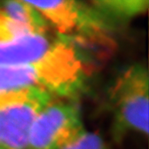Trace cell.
I'll return each mask as SVG.
<instances>
[{"mask_svg": "<svg viewBox=\"0 0 149 149\" xmlns=\"http://www.w3.org/2000/svg\"><path fill=\"white\" fill-rule=\"evenodd\" d=\"M90 69L79 49L66 42L39 62L0 65V92L37 89L56 98L74 97L83 90Z\"/></svg>", "mask_w": 149, "mask_h": 149, "instance_id": "1", "label": "cell"}, {"mask_svg": "<svg viewBox=\"0 0 149 149\" xmlns=\"http://www.w3.org/2000/svg\"><path fill=\"white\" fill-rule=\"evenodd\" d=\"M53 26L59 38L79 46H110L113 27L91 2L28 1Z\"/></svg>", "mask_w": 149, "mask_h": 149, "instance_id": "2", "label": "cell"}, {"mask_svg": "<svg viewBox=\"0 0 149 149\" xmlns=\"http://www.w3.org/2000/svg\"><path fill=\"white\" fill-rule=\"evenodd\" d=\"M148 70L143 64L132 65L118 75L109 99L115 140L130 133L148 137Z\"/></svg>", "mask_w": 149, "mask_h": 149, "instance_id": "3", "label": "cell"}, {"mask_svg": "<svg viewBox=\"0 0 149 149\" xmlns=\"http://www.w3.org/2000/svg\"><path fill=\"white\" fill-rule=\"evenodd\" d=\"M85 131L81 110L74 99H54L32 123L27 149H62Z\"/></svg>", "mask_w": 149, "mask_h": 149, "instance_id": "4", "label": "cell"}, {"mask_svg": "<svg viewBox=\"0 0 149 149\" xmlns=\"http://www.w3.org/2000/svg\"><path fill=\"white\" fill-rule=\"evenodd\" d=\"M54 99L37 89L0 92V148L27 149L32 123Z\"/></svg>", "mask_w": 149, "mask_h": 149, "instance_id": "5", "label": "cell"}, {"mask_svg": "<svg viewBox=\"0 0 149 149\" xmlns=\"http://www.w3.org/2000/svg\"><path fill=\"white\" fill-rule=\"evenodd\" d=\"M65 41L47 33H30L0 43V65H17L39 62L57 52Z\"/></svg>", "mask_w": 149, "mask_h": 149, "instance_id": "6", "label": "cell"}, {"mask_svg": "<svg viewBox=\"0 0 149 149\" xmlns=\"http://www.w3.org/2000/svg\"><path fill=\"white\" fill-rule=\"evenodd\" d=\"M91 3L113 27L143 14L149 4L148 0H95Z\"/></svg>", "mask_w": 149, "mask_h": 149, "instance_id": "7", "label": "cell"}, {"mask_svg": "<svg viewBox=\"0 0 149 149\" xmlns=\"http://www.w3.org/2000/svg\"><path fill=\"white\" fill-rule=\"evenodd\" d=\"M0 11L17 24L34 33H47V22L28 1L12 0L0 3Z\"/></svg>", "mask_w": 149, "mask_h": 149, "instance_id": "8", "label": "cell"}, {"mask_svg": "<svg viewBox=\"0 0 149 149\" xmlns=\"http://www.w3.org/2000/svg\"><path fill=\"white\" fill-rule=\"evenodd\" d=\"M25 27L17 24L0 11V43L6 42L22 35L30 34Z\"/></svg>", "mask_w": 149, "mask_h": 149, "instance_id": "9", "label": "cell"}, {"mask_svg": "<svg viewBox=\"0 0 149 149\" xmlns=\"http://www.w3.org/2000/svg\"><path fill=\"white\" fill-rule=\"evenodd\" d=\"M73 144L76 149H108L99 135L87 131L82 133Z\"/></svg>", "mask_w": 149, "mask_h": 149, "instance_id": "10", "label": "cell"}, {"mask_svg": "<svg viewBox=\"0 0 149 149\" xmlns=\"http://www.w3.org/2000/svg\"><path fill=\"white\" fill-rule=\"evenodd\" d=\"M62 149H76L75 148V147L74 146V144L71 143L70 144V145H68V146H66V147H65L64 148Z\"/></svg>", "mask_w": 149, "mask_h": 149, "instance_id": "11", "label": "cell"}, {"mask_svg": "<svg viewBox=\"0 0 149 149\" xmlns=\"http://www.w3.org/2000/svg\"><path fill=\"white\" fill-rule=\"evenodd\" d=\"M0 149H2V148H0Z\"/></svg>", "mask_w": 149, "mask_h": 149, "instance_id": "12", "label": "cell"}]
</instances>
